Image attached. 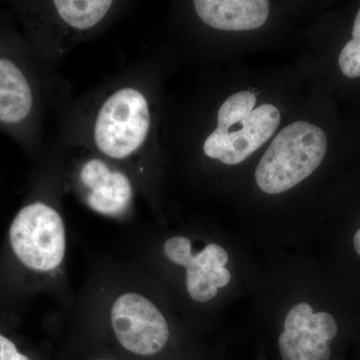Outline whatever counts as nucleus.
I'll use <instances>...</instances> for the list:
<instances>
[{"mask_svg": "<svg viewBox=\"0 0 360 360\" xmlns=\"http://www.w3.org/2000/svg\"><path fill=\"white\" fill-rule=\"evenodd\" d=\"M328 148L326 132L307 122L284 127L255 170L258 187L267 194L290 191L321 165Z\"/></svg>", "mask_w": 360, "mask_h": 360, "instance_id": "obj_1", "label": "nucleus"}, {"mask_svg": "<svg viewBox=\"0 0 360 360\" xmlns=\"http://www.w3.org/2000/svg\"><path fill=\"white\" fill-rule=\"evenodd\" d=\"M150 112L139 90L123 87L111 94L97 113L94 137L96 148L115 160L134 155L148 137Z\"/></svg>", "mask_w": 360, "mask_h": 360, "instance_id": "obj_2", "label": "nucleus"}, {"mask_svg": "<svg viewBox=\"0 0 360 360\" xmlns=\"http://www.w3.org/2000/svg\"><path fill=\"white\" fill-rule=\"evenodd\" d=\"M14 255L28 269L46 272L58 269L65 255L63 220L51 206L37 201L21 208L9 229Z\"/></svg>", "mask_w": 360, "mask_h": 360, "instance_id": "obj_3", "label": "nucleus"}, {"mask_svg": "<svg viewBox=\"0 0 360 360\" xmlns=\"http://www.w3.org/2000/svg\"><path fill=\"white\" fill-rule=\"evenodd\" d=\"M111 326L118 345L135 359L160 354L169 340V328L160 310L146 296L127 292L111 307Z\"/></svg>", "mask_w": 360, "mask_h": 360, "instance_id": "obj_4", "label": "nucleus"}, {"mask_svg": "<svg viewBox=\"0 0 360 360\" xmlns=\"http://www.w3.org/2000/svg\"><path fill=\"white\" fill-rule=\"evenodd\" d=\"M163 250L170 262L186 269L187 292L194 302H210L231 281V272L225 269L229 253L222 246L212 243L193 255L188 238L174 236L165 241Z\"/></svg>", "mask_w": 360, "mask_h": 360, "instance_id": "obj_5", "label": "nucleus"}, {"mask_svg": "<svg viewBox=\"0 0 360 360\" xmlns=\"http://www.w3.org/2000/svg\"><path fill=\"white\" fill-rule=\"evenodd\" d=\"M338 335V323L328 312L314 314L307 302L298 303L286 315L278 338L283 360H329L330 342Z\"/></svg>", "mask_w": 360, "mask_h": 360, "instance_id": "obj_6", "label": "nucleus"}, {"mask_svg": "<svg viewBox=\"0 0 360 360\" xmlns=\"http://www.w3.org/2000/svg\"><path fill=\"white\" fill-rule=\"evenodd\" d=\"M279 123L281 113L276 106L262 104L225 134L213 131L206 139L203 150L208 158L225 165H238L269 141Z\"/></svg>", "mask_w": 360, "mask_h": 360, "instance_id": "obj_7", "label": "nucleus"}, {"mask_svg": "<svg viewBox=\"0 0 360 360\" xmlns=\"http://www.w3.org/2000/svg\"><path fill=\"white\" fill-rule=\"evenodd\" d=\"M79 179L89 189L87 205L94 212L117 215L129 207L134 194L131 182L122 172L111 170L104 161L94 158L85 162Z\"/></svg>", "mask_w": 360, "mask_h": 360, "instance_id": "obj_8", "label": "nucleus"}, {"mask_svg": "<svg viewBox=\"0 0 360 360\" xmlns=\"http://www.w3.org/2000/svg\"><path fill=\"white\" fill-rule=\"evenodd\" d=\"M193 6L206 25L229 32L257 30L269 14L266 0H195Z\"/></svg>", "mask_w": 360, "mask_h": 360, "instance_id": "obj_9", "label": "nucleus"}, {"mask_svg": "<svg viewBox=\"0 0 360 360\" xmlns=\"http://www.w3.org/2000/svg\"><path fill=\"white\" fill-rule=\"evenodd\" d=\"M32 106V90L25 73L11 59L0 58V122H23Z\"/></svg>", "mask_w": 360, "mask_h": 360, "instance_id": "obj_10", "label": "nucleus"}, {"mask_svg": "<svg viewBox=\"0 0 360 360\" xmlns=\"http://www.w3.org/2000/svg\"><path fill=\"white\" fill-rule=\"evenodd\" d=\"M112 4V1L106 0H58L54 2L61 20L79 30H86L98 25L105 18Z\"/></svg>", "mask_w": 360, "mask_h": 360, "instance_id": "obj_11", "label": "nucleus"}, {"mask_svg": "<svg viewBox=\"0 0 360 360\" xmlns=\"http://www.w3.org/2000/svg\"><path fill=\"white\" fill-rule=\"evenodd\" d=\"M257 96L251 91L236 92L220 106L217 113V134H225L231 127L243 122L255 110Z\"/></svg>", "mask_w": 360, "mask_h": 360, "instance_id": "obj_12", "label": "nucleus"}, {"mask_svg": "<svg viewBox=\"0 0 360 360\" xmlns=\"http://www.w3.org/2000/svg\"><path fill=\"white\" fill-rule=\"evenodd\" d=\"M338 65L345 77H360V8L352 30V39L341 51Z\"/></svg>", "mask_w": 360, "mask_h": 360, "instance_id": "obj_13", "label": "nucleus"}, {"mask_svg": "<svg viewBox=\"0 0 360 360\" xmlns=\"http://www.w3.org/2000/svg\"><path fill=\"white\" fill-rule=\"evenodd\" d=\"M0 360H32L18 349L15 345L0 333Z\"/></svg>", "mask_w": 360, "mask_h": 360, "instance_id": "obj_14", "label": "nucleus"}, {"mask_svg": "<svg viewBox=\"0 0 360 360\" xmlns=\"http://www.w3.org/2000/svg\"><path fill=\"white\" fill-rule=\"evenodd\" d=\"M354 250H356V252L360 255V229L356 231V233L354 234Z\"/></svg>", "mask_w": 360, "mask_h": 360, "instance_id": "obj_15", "label": "nucleus"}, {"mask_svg": "<svg viewBox=\"0 0 360 360\" xmlns=\"http://www.w3.org/2000/svg\"><path fill=\"white\" fill-rule=\"evenodd\" d=\"M94 360H116L115 359H111V357L108 356H98L94 359Z\"/></svg>", "mask_w": 360, "mask_h": 360, "instance_id": "obj_16", "label": "nucleus"}]
</instances>
